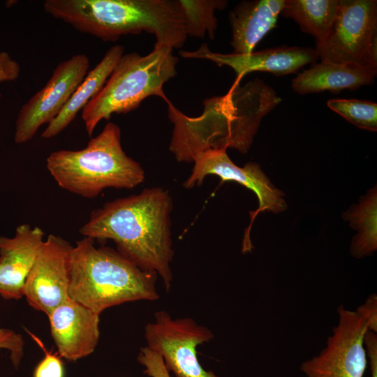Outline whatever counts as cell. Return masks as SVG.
<instances>
[{"label":"cell","mask_w":377,"mask_h":377,"mask_svg":"<svg viewBox=\"0 0 377 377\" xmlns=\"http://www.w3.org/2000/svg\"><path fill=\"white\" fill-rule=\"evenodd\" d=\"M281 101L259 78L243 85L236 81L225 95L205 99L198 117L187 116L168 101V117L174 125L170 150L179 162H193L198 153L213 149L231 148L245 154L263 117Z\"/></svg>","instance_id":"obj_1"},{"label":"cell","mask_w":377,"mask_h":377,"mask_svg":"<svg viewBox=\"0 0 377 377\" xmlns=\"http://www.w3.org/2000/svg\"><path fill=\"white\" fill-rule=\"evenodd\" d=\"M172 199L161 188L109 202L93 211L80 229L84 237L113 240L117 251L138 267L172 286L173 249L170 230Z\"/></svg>","instance_id":"obj_2"},{"label":"cell","mask_w":377,"mask_h":377,"mask_svg":"<svg viewBox=\"0 0 377 377\" xmlns=\"http://www.w3.org/2000/svg\"><path fill=\"white\" fill-rule=\"evenodd\" d=\"M44 10L77 30L101 40L146 31L155 35V45L182 47L187 38L179 1L46 0Z\"/></svg>","instance_id":"obj_3"},{"label":"cell","mask_w":377,"mask_h":377,"mask_svg":"<svg viewBox=\"0 0 377 377\" xmlns=\"http://www.w3.org/2000/svg\"><path fill=\"white\" fill-rule=\"evenodd\" d=\"M156 276L142 270L117 251L96 247L94 239L84 237L73 246L68 295L101 314L128 302L157 300Z\"/></svg>","instance_id":"obj_4"},{"label":"cell","mask_w":377,"mask_h":377,"mask_svg":"<svg viewBox=\"0 0 377 377\" xmlns=\"http://www.w3.org/2000/svg\"><path fill=\"white\" fill-rule=\"evenodd\" d=\"M46 167L61 188L87 198L107 188L131 189L145 179L141 165L123 150L120 128L112 122L84 148L51 153Z\"/></svg>","instance_id":"obj_5"},{"label":"cell","mask_w":377,"mask_h":377,"mask_svg":"<svg viewBox=\"0 0 377 377\" xmlns=\"http://www.w3.org/2000/svg\"><path fill=\"white\" fill-rule=\"evenodd\" d=\"M172 52L170 47L154 45L145 56L124 54L102 89L82 110L88 135L102 119L135 110L148 96H158L167 102L163 86L177 74L178 62Z\"/></svg>","instance_id":"obj_6"},{"label":"cell","mask_w":377,"mask_h":377,"mask_svg":"<svg viewBox=\"0 0 377 377\" xmlns=\"http://www.w3.org/2000/svg\"><path fill=\"white\" fill-rule=\"evenodd\" d=\"M315 50L321 61L360 65L377 73V1L339 0L332 26Z\"/></svg>","instance_id":"obj_7"},{"label":"cell","mask_w":377,"mask_h":377,"mask_svg":"<svg viewBox=\"0 0 377 377\" xmlns=\"http://www.w3.org/2000/svg\"><path fill=\"white\" fill-rule=\"evenodd\" d=\"M144 336L146 346L162 357L176 377H219L205 371L197 357V346L211 341L214 334L193 318L174 319L165 311H156L145 325Z\"/></svg>","instance_id":"obj_8"},{"label":"cell","mask_w":377,"mask_h":377,"mask_svg":"<svg viewBox=\"0 0 377 377\" xmlns=\"http://www.w3.org/2000/svg\"><path fill=\"white\" fill-rule=\"evenodd\" d=\"M338 323L320 353L301 364L306 377H363L367 363L364 345L366 320L339 306Z\"/></svg>","instance_id":"obj_9"},{"label":"cell","mask_w":377,"mask_h":377,"mask_svg":"<svg viewBox=\"0 0 377 377\" xmlns=\"http://www.w3.org/2000/svg\"><path fill=\"white\" fill-rule=\"evenodd\" d=\"M193 162L194 166L184 184L185 188L200 185L207 175H216L223 182L233 181L242 184L257 195L258 207L250 212V224L245 230L242 243V252L251 251L250 231L254 219L260 212L279 213L286 210L287 205L283 193L272 184L258 164L249 162L240 168L231 161L226 149H213L200 152L193 157Z\"/></svg>","instance_id":"obj_10"},{"label":"cell","mask_w":377,"mask_h":377,"mask_svg":"<svg viewBox=\"0 0 377 377\" xmlns=\"http://www.w3.org/2000/svg\"><path fill=\"white\" fill-rule=\"evenodd\" d=\"M89 66V59L84 54H75L57 66L45 85L20 110L15 124V143L29 141L42 125L48 124L59 114L85 77Z\"/></svg>","instance_id":"obj_11"},{"label":"cell","mask_w":377,"mask_h":377,"mask_svg":"<svg viewBox=\"0 0 377 377\" xmlns=\"http://www.w3.org/2000/svg\"><path fill=\"white\" fill-rule=\"evenodd\" d=\"M73 246L52 234L44 240L24 288V296L34 309L48 316L68 301Z\"/></svg>","instance_id":"obj_12"},{"label":"cell","mask_w":377,"mask_h":377,"mask_svg":"<svg viewBox=\"0 0 377 377\" xmlns=\"http://www.w3.org/2000/svg\"><path fill=\"white\" fill-rule=\"evenodd\" d=\"M184 58L202 59L214 62L218 66H228L237 74V82L249 73L265 71L276 76L296 73L318 58L315 49L297 46H280L249 54H223L209 50L207 44L195 51H180Z\"/></svg>","instance_id":"obj_13"},{"label":"cell","mask_w":377,"mask_h":377,"mask_svg":"<svg viewBox=\"0 0 377 377\" xmlns=\"http://www.w3.org/2000/svg\"><path fill=\"white\" fill-rule=\"evenodd\" d=\"M100 314L69 299L47 316L60 357L75 361L91 354L100 337Z\"/></svg>","instance_id":"obj_14"},{"label":"cell","mask_w":377,"mask_h":377,"mask_svg":"<svg viewBox=\"0 0 377 377\" xmlns=\"http://www.w3.org/2000/svg\"><path fill=\"white\" fill-rule=\"evenodd\" d=\"M45 232L29 224L18 226L13 237L0 236V295L5 300L24 296L27 278L44 242Z\"/></svg>","instance_id":"obj_15"},{"label":"cell","mask_w":377,"mask_h":377,"mask_svg":"<svg viewBox=\"0 0 377 377\" xmlns=\"http://www.w3.org/2000/svg\"><path fill=\"white\" fill-rule=\"evenodd\" d=\"M285 0H254L239 3L229 13L231 45L235 54H249L272 29Z\"/></svg>","instance_id":"obj_16"},{"label":"cell","mask_w":377,"mask_h":377,"mask_svg":"<svg viewBox=\"0 0 377 377\" xmlns=\"http://www.w3.org/2000/svg\"><path fill=\"white\" fill-rule=\"evenodd\" d=\"M377 73L356 64L320 61L300 73L292 80V88L300 94L343 89L354 90L374 83Z\"/></svg>","instance_id":"obj_17"},{"label":"cell","mask_w":377,"mask_h":377,"mask_svg":"<svg viewBox=\"0 0 377 377\" xmlns=\"http://www.w3.org/2000/svg\"><path fill=\"white\" fill-rule=\"evenodd\" d=\"M123 54L124 47L119 45L112 46L106 52L100 62L87 73L59 114L47 124L42 138L55 137L74 120L102 89Z\"/></svg>","instance_id":"obj_18"},{"label":"cell","mask_w":377,"mask_h":377,"mask_svg":"<svg viewBox=\"0 0 377 377\" xmlns=\"http://www.w3.org/2000/svg\"><path fill=\"white\" fill-rule=\"evenodd\" d=\"M339 0H285L281 12L293 18L301 29L320 44L327 37L337 16Z\"/></svg>","instance_id":"obj_19"},{"label":"cell","mask_w":377,"mask_h":377,"mask_svg":"<svg viewBox=\"0 0 377 377\" xmlns=\"http://www.w3.org/2000/svg\"><path fill=\"white\" fill-rule=\"evenodd\" d=\"M376 195V188H372L358 205L346 213V219L357 230L350 246V252L355 258L371 255L377 249Z\"/></svg>","instance_id":"obj_20"},{"label":"cell","mask_w":377,"mask_h":377,"mask_svg":"<svg viewBox=\"0 0 377 377\" xmlns=\"http://www.w3.org/2000/svg\"><path fill=\"white\" fill-rule=\"evenodd\" d=\"M183 9L187 36L204 38L207 34L210 39L214 37L217 19L216 9H224L228 4L223 0H179Z\"/></svg>","instance_id":"obj_21"},{"label":"cell","mask_w":377,"mask_h":377,"mask_svg":"<svg viewBox=\"0 0 377 377\" xmlns=\"http://www.w3.org/2000/svg\"><path fill=\"white\" fill-rule=\"evenodd\" d=\"M330 109L356 126L371 131H377V103L358 99H331Z\"/></svg>","instance_id":"obj_22"},{"label":"cell","mask_w":377,"mask_h":377,"mask_svg":"<svg viewBox=\"0 0 377 377\" xmlns=\"http://www.w3.org/2000/svg\"><path fill=\"white\" fill-rule=\"evenodd\" d=\"M24 341L22 336L12 330L0 327V349L10 352V359L17 369L24 354Z\"/></svg>","instance_id":"obj_23"},{"label":"cell","mask_w":377,"mask_h":377,"mask_svg":"<svg viewBox=\"0 0 377 377\" xmlns=\"http://www.w3.org/2000/svg\"><path fill=\"white\" fill-rule=\"evenodd\" d=\"M138 361L145 368L144 374L150 377H170L162 357L147 346L140 348Z\"/></svg>","instance_id":"obj_24"},{"label":"cell","mask_w":377,"mask_h":377,"mask_svg":"<svg viewBox=\"0 0 377 377\" xmlns=\"http://www.w3.org/2000/svg\"><path fill=\"white\" fill-rule=\"evenodd\" d=\"M41 347L45 351V357L37 365L34 377H64V367L60 358Z\"/></svg>","instance_id":"obj_25"},{"label":"cell","mask_w":377,"mask_h":377,"mask_svg":"<svg viewBox=\"0 0 377 377\" xmlns=\"http://www.w3.org/2000/svg\"><path fill=\"white\" fill-rule=\"evenodd\" d=\"M367 321L368 331L377 332V296L369 295L365 302L355 310Z\"/></svg>","instance_id":"obj_26"},{"label":"cell","mask_w":377,"mask_h":377,"mask_svg":"<svg viewBox=\"0 0 377 377\" xmlns=\"http://www.w3.org/2000/svg\"><path fill=\"white\" fill-rule=\"evenodd\" d=\"M20 65L6 52H0V82L13 81L18 78Z\"/></svg>","instance_id":"obj_27"},{"label":"cell","mask_w":377,"mask_h":377,"mask_svg":"<svg viewBox=\"0 0 377 377\" xmlns=\"http://www.w3.org/2000/svg\"><path fill=\"white\" fill-rule=\"evenodd\" d=\"M367 362L369 364L371 377H377V335L376 333L367 331L364 338Z\"/></svg>","instance_id":"obj_28"}]
</instances>
